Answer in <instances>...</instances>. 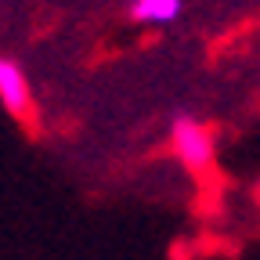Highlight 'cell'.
I'll list each match as a JSON object with an SVG mask.
<instances>
[{
    "label": "cell",
    "mask_w": 260,
    "mask_h": 260,
    "mask_svg": "<svg viewBox=\"0 0 260 260\" xmlns=\"http://www.w3.org/2000/svg\"><path fill=\"white\" fill-rule=\"evenodd\" d=\"M170 148H174V155L184 162L191 174L210 170L213 155H217L213 134L191 112H174V119H170Z\"/></svg>",
    "instance_id": "6da1fadb"
},
{
    "label": "cell",
    "mask_w": 260,
    "mask_h": 260,
    "mask_svg": "<svg viewBox=\"0 0 260 260\" xmlns=\"http://www.w3.org/2000/svg\"><path fill=\"white\" fill-rule=\"evenodd\" d=\"M0 105L11 116H25L32 109V87L29 76L22 69V61H15L11 54L0 58Z\"/></svg>",
    "instance_id": "7a4b0ae2"
},
{
    "label": "cell",
    "mask_w": 260,
    "mask_h": 260,
    "mask_svg": "<svg viewBox=\"0 0 260 260\" xmlns=\"http://www.w3.org/2000/svg\"><path fill=\"white\" fill-rule=\"evenodd\" d=\"M184 11V0H130V18L141 25H170Z\"/></svg>",
    "instance_id": "3957f363"
}]
</instances>
